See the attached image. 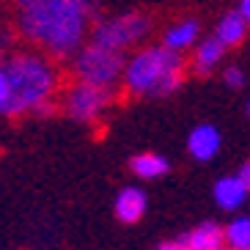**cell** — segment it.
Listing matches in <instances>:
<instances>
[{
    "mask_svg": "<svg viewBox=\"0 0 250 250\" xmlns=\"http://www.w3.org/2000/svg\"><path fill=\"white\" fill-rule=\"evenodd\" d=\"M184 55L168 50L165 44L143 47L126 58L124 91L132 96H168L184 83Z\"/></svg>",
    "mask_w": 250,
    "mask_h": 250,
    "instance_id": "3",
    "label": "cell"
},
{
    "mask_svg": "<svg viewBox=\"0 0 250 250\" xmlns=\"http://www.w3.org/2000/svg\"><path fill=\"white\" fill-rule=\"evenodd\" d=\"M217 250H231V248H228V245H223V248H217Z\"/></svg>",
    "mask_w": 250,
    "mask_h": 250,
    "instance_id": "22",
    "label": "cell"
},
{
    "mask_svg": "<svg viewBox=\"0 0 250 250\" xmlns=\"http://www.w3.org/2000/svg\"><path fill=\"white\" fill-rule=\"evenodd\" d=\"M8 102H11V85H8V74L0 63V116H6Z\"/></svg>",
    "mask_w": 250,
    "mask_h": 250,
    "instance_id": "16",
    "label": "cell"
},
{
    "mask_svg": "<svg viewBox=\"0 0 250 250\" xmlns=\"http://www.w3.org/2000/svg\"><path fill=\"white\" fill-rule=\"evenodd\" d=\"M248 195H250V190H248V184L239 179V173L236 176H223L214 184V201H217V206L223 212H236L248 201Z\"/></svg>",
    "mask_w": 250,
    "mask_h": 250,
    "instance_id": "7",
    "label": "cell"
},
{
    "mask_svg": "<svg viewBox=\"0 0 250 250\" xmlns=\"http://www.w3.org/2000/svg\"><path fill=\"white\" fill-rule=\"evenodd\" d=\"M0 63H3V55H0Z\"/></svg>",
    "mask_w": 250,
    "mask_h": 250,
    "instance_id": "24",
    "label": "cell"
},
{
    "mask_svg": "<svg viewBox=\"0 0 250 250\" xmlns=\"http://www.w3.org/2000/svg\"><path fill=\"white\" fill-rule=\"evenodd\" d=\"M148 30H151L148 17L129 11V14H118V17H110V20H99L91 28V44L126 52L129 47L140 44V39H146Z\"/></svg>",
    "mask_w": 250,
    "mask_h": 250,
    "instance_id": "5",
    "label": "cell"
},
{
    "mask_svg": "<svg viewBox=\"0 0 250 250\" xmlns=\"http://www.w3.org/2000/svg\"><path fill=\"white\" fill-rule=\"evenodd\" d=\"M239 11H242V17L248 20V28H250V0H239Z\"/></svg>",
    "mask_w": 250,
    "mask_h": 250,
    "instance_id": "19",
    "label": "cell"
},
{
    "mask_svg": "<svg viewBox=\"0 0 250 250\" xmlns=\"http://www.w3.org/2000/svg\"><path fill=\"white\" fill-rule=\"evenodd\" d=\"M228 47L223 44L217 36H209L204 39V42H198V47H195V52H192V72L195 74H212L214 69L220 66L223 55H226Z\"/></svg>",
    "mask_w": 250,
    "mask_h": 250,
    "instance_id": "10",
    "label": "cell"
},
{
    "mask_svg": "<svg viewBox=\"0 0 250 250\" xmlns=\"http://www.w3.org/2000/svg\"><path fill=\"white\" fill-rule=\"evenodd\" d=\"M226 245L231 250H250V214H239L226 226Z\"/></svg>",
    "mask_w": 250,
    "mask_h": 250,
    "instance_id": "14",
    "label": "cell"
},
{
    "mask_svg": "<svg viewBox=\"0 0 250 250\" xmlns=\"http://www.w3.org/2000/svg\"><path fill=\"white\" fill-rule=\"evenodd\" d=\"M187 148H190V154L201 162L214 160L217 151H220V132H217L212 124L195 126L190 132V138H187Z\"/></svg>",
    "mask_w": 250,
    "mask_h": 250,
    "instance_id": "9",
    "label": "cell"
},
{
    "mask_svg": "<svg viewBox=\"0 0 250 250\" xmlns=\"http://www.w3.org/2000/svg\"><path fill=\"white\" fill-rule=\"evenodd\" d=\"M3 69L11 85V102L6 116L52 110V99L58 94V66L50 55L39 50L14 52L3 61Z\"/></svg>",
    "mask_w": 250,
    "mask_h": 250,
    "instance_id": "2",
    "label": "cell"
},
{
    "mask_svg": "<svg viewBox=\"0 0 250 250\" xmlns=\"http://www.w3.org/2000/svg\"><path fill=\"white\" fill-rule=\"evenodd\" d=\"M116 217L126 226L138 223L143 214H146V192L140 187H124V190L116 195Z\"/></svg>",
    "mask_w": 250,
    "mask_h": 250,
    "instance_id": "11",
    "label": "cell"
},
{
    "mask_svg": "<svg viewBox=\"0 0 250 250\" xmlns=\"http://www.w3.org/2000/svg\"><path fill=\"white\" fill-rule=\"evenodd\" d=\"M214 36L220 39L228 50L242 44L245 36H248V20L242 17V11H226L214 25Z\"/></svg>",
    "mask_w": 250,
    "mask_h": 250,
    "instance_id": "13",
    "label": "cell"
},
{
    "mask_svg": "<svg viewBox=\"0 0 250 250\" xmlns=\"http://www.w3.org/2000/svg\"><path fill=\"white\" fill-rule=\"evenodd\" d=\"M94 17L83 0H36L20 11V33L25 42L52 61H69L83 50Z\"/></svg>",
    "mask_w": 250,
    "mask_h": 250,
    "instance_id": "1",
    "label": "cell"
},
{
    "mask_svg": "<svg viewBox=\"0 0 250 250\" xmlns=\"http://www.w3.org/2000/svg\"><path fill=\"white\" fill-rule=\"evenodd\" d=\"M17 3H20V6L25 8V6H30V3H36V0H17Z\"/></svg>",
    "mask_w": 250,
    "mask_h": 250,
    "instance_id": "21",
    "label": "cell"
},
{
    "mask_svg": "<svg viewBox=\"0 0 250 250\" xmlns=\"http://www.w3.org/2000/svg\"><path fill=\"white\" fill-rule=\"evenodd\" d=\"M239 179H242V182L248 184V190H250V160L242 165V170H239Z\"/></svg>",
    "mask_w": 250,
    "mask_h": 250,
    "instance_id": "18",
    "label": "cell"
},
{
    "mask_svg": "<svg viewBox=\"0 0 250 250\" xmlns=\"http://www.w3.org/2000/svg\"><path fill=\"white\" fill-rule=\"evenodd\" d=\"M248 116H250V102H248Z\"/></svg>",
    "mask_w": 250,
    "mask_h": 250,
    "instance_id": "23",
    "label": "cell"
},
{
    "mask_svg": "<svg viewBox=\"0 0 250 250\" xmlns=\"http://www.w3.org/2000/svg\"><path fill=\"white\" fill-rule=\"evenodd\" d=\"M179 245L184 250H217L226 245V228H220L217 223H201L187 231Z\"/></svg>",
    "mask_w": 250,
    "mask_h": 250,
    "instance_id": "8",
    "label": "cell"
},
{
    "mask_svg": "<svg viewBox=\"0 0 250 250\" xmlns=\"http://www.w3.org/2000/svg\"><path fill=\"white\" fill-rule=\"evenodd\" d=\"M132 173L140 179H160L168 173V160L162 154H138L132 160Z\"/></svg>",
    "mask_w": 250,
    "mask_h": 250,
    "instance_id": "15",
    "label": "cell"
},
{
    "mask_svg": "<svg viewBox=\"0 0 250 250\" xmlns=\"http://www.w3.org/2000/svg\"><path fill=\"white\" fill-rule=\"evenodd\" d=\"M223 83H226L228 88H242L245 85V72L239 66H228L223 72Z\"/></svg>",
    "mask_w": 250,
    "mask_h": 250,
    "instance_id": "17",
    "label": "cell"
},
{
    "mask_svg": "<svg viewBox=\"0 0 250 250\" xmlns=\"http://www.w3.org/2000/svg\"><path fill=\"white\" fill-rule=\"evenodd\" d=\"M72 72L77 80L99 85V88L116 91L118 83H124V72H126V58L124 52L107 50L99 44H85L77 55L72 58Z\"/></svg>",
    "mask_w": 250,
    "mask_h": 250,
    "instance_id": "4",
    "label": "cell"
},
{
    "mask_svg": "<svg viewBox=\"0 0 250 250\" xmlns=\"http://www.w3.org/2000/svg\"><path fill=\"white\" fill-rule=\"evenodd\" d=\"M157 250H184V248H182L179 242H170V245H160Z\"/></svg>",
    "mask_w": 250,
    "mask_h": 250,
    "instance_id": "20",
    "label": "cell"
},
{
    "mask_svg": "<svg viewBox=\"0 0 250 250\" xmlns=\"http://www.w3.org/2000/svg\"><path fill=\"white\" fill-rule=\"evenodd\" d=\"M198 22L195 20H179V22H173L168 30H165V36H162V44L168 47V50L173 52H182L190 50V47L198 44Z\"/></svg>",
    "mask_w": 250,
    "mask_h": 250,
    "instance_id": "12",
    "label": "cell"
},
{
    "mask_svg": "<svg viewBox=\"0 0 250 250\" xmlns=\"http://www.w3.org/2000/svg\"><path fill=\"white\" fill-rule=\"evenodd\" d=\"M110 102H113V91L83 80H74L63 91V113L74 121H80V124H96Z\"/></svg>",
    "mask_w": 250,
    "mask_h": 250,
    "instance_id": "6",
    "label": "cell"
}]
</instances>
